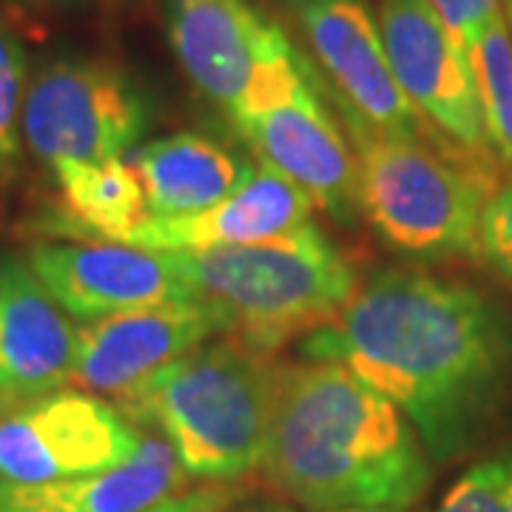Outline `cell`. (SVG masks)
<instances>
[{
  "mask_svg": "<svg viewBox=\"0 0 512 512\" xmlns=\"http://www.w3.org/2000/svg\"><path fill=\"white\" fill-rule=\"evenodd\" d=\"M254 512H293L291 507H285V504H265V507H259Z\"/></svg>",
  "mask_w": 512,
  "mask_h": 512,
  "instance_id": "d4e9b609",
  "label": "cell"
},
{
  "mask_svg": "<svg viewBox=\"0 0 512 512\" xmlns=\"http://www.w3.org/2000/svg\"><path fill=\"white\" fill-rule=\"evenodd\" d=\"M330 512H393V510H330Z\"/></svg>",
  "mask_w": 512,
  "mask_h": 512,
  "instance_id": "83f0119b",
  "label": "cell"
},
{
  "mask_svg": "<svg viewBox=\"0 0 512 512\" xmlns=\"http://www.w3.org/2000/svg\"><path fill=\"white\" fill-rule=\"evenodd\" d=\"M0 512H9V510H0Z\"/></svg>",
  "mask_w": 512,
  "mask_h": 512,
  "instance_id": "f546056e",
  "label": "cell"
},
{
  "mask_svg": "<svg viewBox=\"0 0 512 512\" xmlns=\"http://www.w3.org/2000/svg\"><path fill=\"white\" fill-rule=\"evenodd\" d=\"M276 379L271 356L228 336L185 353L111 404L134 427H160L188 476L237 481L262 464Z\"/></svg>",
  "mask_w": 512,
  "mask_h": 512,
  "instance_id": "3957f363",
  "label": "cell"
},
{
  "mask_svg": "<svg viewBox=\"0 0 512 512\" xmlns=\"http://www.w3.org/2000/svg\"><path fill=\"white\" fill-rule=\"evenodd\" d=\"M481 117L495 160L512 168V32L498 18L470 52Z\"/></svg>",
  "mask_w": 512,
  "mask_h": 512,
  "instance_id": "d6986e66",
  "label": "cell"
},
{
  "mask_svg": "<svg viewBox=\"0 0 512 512\" xmlns=\"http://www.w3.org/2000/svg\"><path fill=\"white\" fill-rule=\"evenodd\" d=\"M26 55L0 20V183L12 180L20 160V109L26 97Z\"/></svg>",
  "mask_w": 512,
  "mask_h": 512,
  "instance_id": "ffe728a7",
  "label": "cell"
},
{
  "mask_svg": "<svg viewBox=\"0 0 512 512\" xmlns=\"http://www.w3.org/2000/svg\"><path fill=\"white\" fill-rule=\"evenodd\" d=\"M498 512H512V487L510 493H507V498H504V504H501V510Z\"/></svg>",
  "mask_w": 512,
  "mask_h": 512,
  "instance_id": "484cf974",
  "label": "cell"
},
{
  "mask_svg": "<svg viewBox=\"0 0 512 512\" xmlns=\"http://www.w3.org/2000/svg\"><path fill=\"white\" fill-rule=\"evenodd\" d=\"M77 328L29 262L0 256V419L72 382Z\"/></svg>",
  "mask_w": 512,
  "mask_h": 512,
  "instance_id": "5bb4252c",
  "label": "cell"
},
{
  "mask_svg": "<svg viewBox=\"0 0 512 512\" xmlns=\"http://www.w3.org/2000/svg\"><path fill=\"white\" fill-rule=\"evenodd\" d=\"M512 487V441L473 464L444 495L436 512H498Z\"/></svg>",
  "mask_w": 512,
  "mask_h": 512,
  "instance_id": "44dd1931",
  "label": "cell"
},
{
  "mask_svg": "<svg viewBox=\"0 0 512 512\" xmlns=\"http://www.w3.org/2000/svg\"><path fill=\"white\" fill-rule=\"evenodd\" d=\"M242 490L228 484V481H211V484H202L194 487L188 493H174L151 504L143 512H225L234 501H237Z\"/></svg>",
  "mask_w": 512,
  "mask_h": 512,
  "instance_id": "cb8c5ba5",
  "label": "cell"
},
{
  "mask_svg": "<svg viewBox=\"0 0 512 512\" xmlns=\"http://www.w3.org/2000/svg\"><path fill=\"white\" fill-rule=\"evenodd\" d=\"M63 194L60 234L120 242L148 214L146 194L126 157L106 163H63L52 168Z\"/></svg>",
  "mask_w": 512,
  "mask_h": 512,
  "instance_id": "ac0fdd59",
  "label": "cell"
},
{
  "mask_svg": "<svg viewBox=\"0 0 512 512\" xmlns=\"http://www.w3.org/2000/svg\"><path fill=\"white\" fill-rule=\"evenodd\" d=\"M259 470L268 487L313 512H402L433 476L402 410L350 367L325 359L279 365Z\"/></svg>",
  "mask_w": 512,
  "mask_h": 512,
  "instance_id": "7a4b0ae2",
  "label": "cell"
},
{
  "mask_svg": "<svg viewBox=\"0 0 512 512\" xmlns=\"http://www.w3.org/2000/svg\"><path fill=\"white\" fill-rule=\"evenodd\" d=\"M504 6H507V15H504V18H507V23H510V32H512V0H504Z\"/></svg>",
  "mask_w": 512,
  "mask_h": 512,
  "instance_id": "4316f807",
  "label": "cell"
},
{
  "mask_svg": "<svg viewBox=\"0 0 512 512\" xmlns=\"http://www.w3.org/2000/svg\"><path fill=\"white\" fill-rule=\"evenodd\" d=\"M165 254L197 299L228 319V336L265 356L325 328L359 288L348 256L311 222L262 242Z\"/></svg>",
  "mask_w": 512,
  "mask_h": 512,
  "instance_id": "5b68a950",
  "label": "cell"
},
{
  "mask_svg": "<svg viewBox=\"0 0 512 512\" xmlns=\"http://www.w3.org/2000/svg\"><path fill=\"white\" fill-rule=\"evenodd\" d=\"M427 3L433 6L444 29L467 57L495 20L504 18L498 0H427Z\"/></svg>",
  "mask_w": 512,
  "mask_h": 512,
  "instance_id": "603a6c76",
  "label": "cell"
},
{
  "mask_svg": "<svg viewBox=\"0 0 512 512\" xmlns=\"http://www.w3.org/2000/svg\"><path fill=\"white\" fill-rule=\"evenodd\" d=\"M32 3H74V0H32Z\"/></svg>",
  "mask_w": 512,
  "mask_h": 512,
  "instance_id": "f1b7e54d",
  "label": "cell"
},
{
  "mask_svg": "<svg viewBox=\"0 0 512 512\" xmlns=\"http://www.w3.org/2000/svg\"><path fill=\"white\" fill-rule=\"evenodd\" d=\"M296 23L328 77L336 106L396 137L439 134L399 89L379 20L365 0H288ZM444 137V134H441Z\"/></svg>",
  "mask_w": 512,
  "mask_h": 512,
  "instance_id": "8fae6325",
  "label": "cell"
},
{
  "mask_svg": "<svg viewBox=\"0 0 512 512\" xmlns=\"http://www.w3.org/2000/svg\"><path fill=\"white\" fill-rule=\"evenodd\" d=\"M29 265L57 305L83 322L137 308L200 302L165 251L106 239L43 242L29 251Z\"/></svg>",
  "mask_w": 512,
  "mask_h": 512,
  "instance_id": "4fadbf2b",
  "label": "cell"
},
{
  "mask_svg": "<svg viewBox=\"0 0 512 512\" xmlns=\"http://www.w3.org/2000/svg\"><path fill=\"white\" fill-rule=\"evenodd\" d=\"M359 168V211L376 237L416 262L478 254L484 208L495 194L493 160L441 134L396 137L339 109Z\"/></svg>",
  "mask_w": 512,
  "mask_h": 512,
  "instance_id": "277c9868",
  "label": "cell"
},
{
  "mask_svg": "<svg viewBox=\"0 0 512 512\" xmlns=\"http://www.w3.org/2000/svg\"><path fill=\"white\" fill-rule=\"evenodd\" d=\"M262 165L296 183L342 225L359 217V168L348 134L319 92L313 66L285 94L234 123Z\"/></svg>",
  "mask_w": 512,
  "mask_h": 512,
  "instance_id": "9c48e42d",
  "label": "cell"
},
{
  "mask_svg": "<svg viewBox=\"0 0 512 512\" xmlns=\"http://www.w3.org/2000/svg\"><path fill=\"white\" fill-rule=\"evenodd\" d=\"M478 254L512 282V180L498 185L484 208L481 231H478Z\"/></svg>",
  "mask_w": 512,
  "mask_h": 512,
  "instance_id": "7402d4cb",
  "label": "cell"
},
{
  "mask_svg": "<svg viewBox=\"0 0 512 512\" xmlns=\"http://www.w3.org/2000/svg\"><path fill=\"white\" fill-rule=\"evenodd\" d=\"M220 333L231 325L208 302L111 313L77 328L72 382L114 402Z\"/></svg>",
  "mask_w": 512,
  "mask_h": 512,
  "instance_id": "7c38bea8",
  "label": "cell"
},
{
  "mask_svg": "<svg viewBox=\"0 0 512 512\" xmlns=\"http://www.w3.org/2000/svg\"><path fill=\"white\" fill-rule=\"evenodd\" d=\"M379 32L393 77L421 117L458 148L495 160L470 57L427 0H382Z\"/></svg>",
  "mask_w": 512,
  "mask_h": 512,
  "instance_id": "30bf717a",
  "label": "cell"
},
{
  "mask_svg": "<svg viewBox=\"0 0 512 512\" xmlns=\"http://www.w3.org/2000/svg\"><path fill=\"white\" fill-rule=\"evenodd\" d=\"M171 49L194 89L239 123L311 66L254 0H165Z\"/></svg>",
  "mask_w": 512,
  "mask_h": 512,
  "instance_id": "8992f818",
  "label": "cell"
},
{
  "mask_svg": "<svg viewBox=\"0 0 512 512\" xmlns=\"http://www.w3.org/2000/svg\"><path fill=\"white\" fill-rule=\"evenodd\" d=\"M174 447L157 436H143L137 453L92 476L52 484L0 481V510L9 512H143L174 495L185 484Z\"/></svg>",
  "mask_w": 512,
  "mask_h": 512,
  "instance_id": "2e32d148",
  "label": "cell"
},
{
  "mask_svg": "<svg viewBox=\"0 0 512 512\" xmlns=\"http://www.w3.org/2000/svg\"><path fill=\"white\" fill-rule=\"evenodd\" d=\"M151 120L143 89L97 57L46 60L26 86L20 140L49 168L126 157Z\"/></svg>",
  "mask_w": 512,
  "mask_h": 512,
  "instance_id": "52a82bcc",
  "label": "cell"
},
{
  "mask_svg": "<svg viewBox=\"0 0 512 512\" xmlns=\"http://www.w3.org/2000/svg\"><path fill=\"white\" fill-rule=\"evenodd\" d=\"M143 433L106 399L57 390L0 419V481L52 484L92 476L137 453Z\"/></svg>",
  "mask_w": 512,
  "mask_h": 512,
  "instance_id": "ba28073f",
  "label": "cell"
},
{
  "mask_svg": "<svg viewBox=\"0 0 512 512\" xmlns=\"http://www.w3.org/2000/svg\"><path fill=\"white\" fill-rule=\"evenodd\" d=\"M128 163L140 177L148 214L157 217L205 211L231 197L256 171L248 160L194 131L134 148Z\"/></svg>",
  "mask_w": 512,
  "mask_h": 512,
  "instance_id": "e0dca14e",
  "label": "cell"
},
{
  "mask_svg": "<svg viewBox=\"0 0 512 512\" xmlns=\"http://www.w3.org/2000/svg\"><path fill=\"white\" fill-rule=\"evenodd\" d=\"M311 211L313 200L299 185L262 165L248 183L217 205L177 217L146 214L120 242L146 251H208L222 245H248L308 225Z\"/></svg>",
  "mask_w": 512,
  "mask_h": 512,
  "instance_id": "9a60e30c",
  "label": "cell"
},
{
  "mask_svg": "<svg viewBox=\"0 0 512 512\" xmlns=\"http://www.w3.org/2000/svg\"><path fill=\"white\" fill-rule=\"evenodd\" d=\"M402 410L427 456H464L512 396V316L473 285L376 271L342 313L302 339Z\"/></svg>",
  "mask_w": 512,
  "mask_h": 512,
  "instance_id": "6da1fadb",
  "label": "cell"
}]
</instances>
